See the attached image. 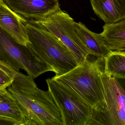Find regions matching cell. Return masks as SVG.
I'll return each mask as SVG.
<instances>
[{
    "instance_id": "obj_1",
    "label": "cell",
    "mask_w": 125,
    "mask_h": 125,
    "mask_svg": "<svg viewBox=\"0 0 125 125\" xmlns=\"http://www.w3.org/2000/svg\"><path fill=\"white\" fill-rule=\"evenodd\" d=\"M7 89L22 112L25 125H63L50 92L39 89L31 77L18 72Z\"/></svg>"
},
{
    "instance_id": "obj_2",
    "label": "cell",
    "mask_w": 125,
    "mask_h": 125,
    "mask_svg": "<svg viewBox=\"0 0 125 125\" xmlns=\"http://www.w3.org/2000/svg\"><path fill=\"white\" fill-rule=\"evenodd\" d=\"M104 71V58H92L89 55L73 69L52 78L79 97L91 109L104 100L101 74Z\"/></svg>"
},
{
    "instance_id": "obj_3",
    "label": "cell",
    "mask_w": 125,
    "mask_h": 125,
    "mask_svg": "<svg viewBox=\"0 0 125 125\" xmlns=\"http://www.w3.org/2000/svg\"><path fill=\"white\" fill-rule=\"evenodd\" d=\"M25 26L29 51L37 60L51 67L56 75H63L77 66L69 49L49 32L29 21Z\"/></svg>"
},
{
    "instance_id": "obj_4",
    "label": "cell",
    "mask_w": 125,
    "mask_h": 125,
    "mask_svg": "<svg viewBox=\"0 0 125 125\" xmlns=\"http://www.w3.org/2000/svg\"><path fill=\"white\" fill-rule=\"evenodd\" d=\"M104 100L91 109L86 125H125V79L101 74Z\"/></svg>"
},
{
    "instance_id": "obj_5",
    "label": "cell",
    "mask_w": 125,
    "mask_h": 125,
    "mask_svg": "<svg viewBox=\"0 0 125 125\" xmlns=\"http://www.w3.org/2000/svg\"><path fill=\"white\" fill-rule=\"evenodd\" d=\"M29 21L49 32L65 45L78 65L90 55L76 29L74 20L61 9L44 18Z\"/></svg>"
},
{
    "instance_id": "obj_6",
    "label": "cell",
    "mask_w": 125,
    "mask_h": 125,
    "mask_svg": "<svg viewBox=\"0 0 125 125\" xmlns=\"http://www.w3.org/2000/svg\"><path fill=\"white\" fill-rule=\"evenodd\" d=\"M0 61L17 72L25 70L35 79L53 70L46 64L37 60L28 47L18 43L0 27Z\"/></svg>"
},
{
    "instance_id": "obj_7",
    "label": "cell",
    "mask_w": 125,
    "mask_h": 125,
    "mask_svg": "<svg viewBox=\"0 0 125 125\" xmlns=\"http://www.w3.org/2000/svg\"><path fill=\"white\" fill-rule=\"evenodd\" d=\"M61 115L63 125H86L91 108L70 90L51 79L46 80Z\"/></svg>"
},
{
    "instance_id": "obj_8",
    "label": "cell",
    "mask_w": 125,
    "mask_h": 125,
    "mask_svg": "<svg viewBox=\"0 0 125 125\" xmlns=\"http://www.w3.org/2000/svg\"><path fill=\"white\" fill-rule=\"evenodd\" d=\"M12 10L25 18L38 20L60 9L58 0H3Z\"/></svg>"
},
{
    "instance_id": "obj_9",
    "label": "cell",
    "mask_w": 125,
    "mask_h": 125,
    "mask_svg": "<svg viewBox=\"0 0 125 125\" xmlns=\"http://www.w3.org/2000/svg\"><path fill=\"white\" fill-rule=\"evenodd\" d=\"M25 18L12 10L1 0L0 3V27L18 43L27 47L29 43L25 23Z\"/></svg>"
},
{
    "instance_id": "obj_10",
    "label": "cell",
    "mask_w": 125,
    "mask_h": 125,
    "mask_svg": "<svg viewBox=\"0 0 125 125\" xmlns=\"http://www.w3.org/2000/svg\"><path fill=\"white\" fill-rule=\"evenodd\" d=\"M95 14L106 24L125 18V0H90Z\"/></svg>"
},
{
    "instance_id": "obj_11",
    "label": "cell",
    "mask_w": 125,
    "mask_h": 125,
    "mask_svg": "<svg viewBox=\"0 0 125 125\" xmlns=\"http://www.w3.org/2000/svg\"><path fill=\"white\" fill-rule=\"evenodd\" d=\"M0 125H25L22 112L7 89H0Z\"/></svg>"
},
{
    "instance_id": "obj_12",
    "label": "cell",
    "mask_w": 125,
    "mask_h": 125,
    "mask_svg": "<svg viewBox=\"0 0 125 125\" xmlns=\"http://www.w3.org/2000/svg\"><path fill=\"white\" fill-rule=\"evenodd\" d=\"M74 25L89 55L104 58L111 51L106 45L101 34L91 31L81 22H75Z\"/></svg>"
},
{
    "instance_id": "obj_13",
    "label": "cell",
    "mask_w": 125,
    "mask_h": 125,
    "mask_svg": "<svg viewBox=\"0 0 125 125\" xmlns=\"http://www.w3.org/2000/svg\"><path fill=\"white\" fill-rule=\"evenodd\" d=\"M103 29L101 34L109 50L125 52V18L114 23H105Z\"/></svg>"
},
{
    "instance_id": "obj_14",
    "label": "cell",
    "mask_w": 125,
    "mask_h": 125,
    "mask_svg": "<svg viewBox=\"0 0 125 125\" xmlns=\"http://www.w3.org/2000/svg\"><path fill=\"white\" fill-rule=\"evenodd\" d=\"M104 72L108 76L125 79V52L111 51L104 58Z\"/></svg>"
},
{
    "instance_id": "obj_15",
    "label": "cell",
    "mask_w": 125,
    "mask_h": 125,
    "mask_svg": "<svg viewBox=\"0 0 125 125\" xmlns=\"http://www.w3.org/2000/svg\"><path fill=\"white\" fill-rule=\"evenodd\" d=\"M14 78L0 69V89H7L11 86Z\"/></svg>"
},
{
    "instance_id": "obj_16",
    "label": "cell",
    "mask_w": 125,
    "mask_h": 125,
    "mask_svg": "<svg viewBox=\"0 0 125 125\" xmlns=\"http://www.w3.org/2000/svg\"><path fill=\"white\" fill-rule=\"evenodd\" d=\"M1 1V0H0V3Z\"/></svg>"
}]
</instances>
